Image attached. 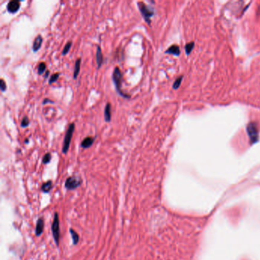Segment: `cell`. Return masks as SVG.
Listing matches in <instances>:
<instances>
[{"mask_svg":"<svg viewBox=\"0 0 260 260\" xmlns=\"http://www.w3.org/2000/svg\"><path fill=\"white\" fill-rule=\"evenodd\" d=\"M112 80L114 82V84L115 86V89L117 92L121 96L124 97L125 98H130V96L129 95L125 94L121 90V82H122V73L119 67L116 66L114 69L113 74H112Z\"/></svg>","mask_w":260,"mask_h":260,"instance_id":"obj_1","label":"cell"},{"mask_svg":"<svg viewBox=\"0 0 260 260\" xmlns=\"http://www.w3.org/2000/svg\"><path fill=\"white\" fill-rule=\"evenodd\" d=\"M139 10L141 13L142 16L144 17V20L148 25H150L151 23V17L154 15V11L153 8L145 5L144 2H137Z\"/></svg>","mask_w":260,"mask_h":260,"instance_id":"obj_2","label":"cell"},{"mask_svg":"<svg viewBox=\"0 0 260 260\" xmlns=\"http://www.w3.org/2000/svg\"><path fill=\"white\" fill-rule=\"evenodd\" d=\"M75 130V124L71 123L68 127L67 130L66 132V134H65L64 140H63V148H62V152L63 153L66 154L68 152L69 149V145H70L71 140H72V137H73V132Z\"/></svg>","mask_w":260,"mask_h":260,"instance_id":"obj_3","label":"cell"},{"mask_svg":"<svg viewBox=\"0 0 260 260\" xmlns=\"http://www.w3.org/2000/svg\"><path fill=\"white\" fill-rule=\"evenodd\" d=\"M51 230H52L53 237L56 243L57 246H59L60 243V220L58 213H55L54 217V221H53L52 226H51Z\"/></svg>","mask_w":260,"mask_h":260,"instance_id":"obj_4","label":"cell"},{"mask_svg":"<svg viewBox=\"0 0 260 260\" xmlns=\"http://www.w3.org/2000/svg\"><path fill=\"white\" fill-rule=\"evenodd\" d=\"M82 184V179L79 176H70L65 182V187L67 190H74L80 187Z\"/></svg>","mask_w":260,"mask_h":260,"instance_id":"obj_5","label":"cell"},{"mask_svg":"<svg viewBox=\"0 0 260 260\" xmlns=\"http://www.w3.org/2000/svg\"><path fill=\"white\" fill-rule=\"evenodd\" d=\"M247 132L249 133V137L251 140L252 143H256L258 140V127L256 123H250L247 126Z\"/></svg>","mask_w":260,"mask_h":260,"instance_id":"obj_6","label":"cell"},{"mask_svg":"<svg viewBox=\"0 0 260 260\" xmlns=\"http://www.w3.org/2000/svg\"><path fill=\"white\" fill-rule=\"evenodd\" d=\"M20 2L19 0H12L8 3L7 5V10L9 13L15 14L20 9Z\"/></svg>","mask_w":260,"mask_h":260,"instance_id":"obj_7","label":"cell"},{"mask_svg":"<svg viewBox=\"0 0 260 260\" xmlns=\"http://www.w3.org/2000/svg\"><path fill=\"white\" fill-rule=\"evenodd\" d=\"M44 221L42 218H38L37 221V223H36L35 227V235L37 236H40L42 234L43 231H44Z\"/></svg>","mask_w":260,"mask_h":260,"instance_id":"obj_8","label":"cell"},{"mask_svg":"<svg viewBox=\"0 0 260 260\" xmlns=\"http://www.w3.org/2000/svg\"><path fill=\"white\" fill-rule=\"evenodd\" d=\"M104 118L106 122H110L112 120V105L110 103H107L105 107Z\"/></svg>","mask_w":260,"mask_h":260,"instance_id":"obj_9","label":"cell"},{"mask_svg":"<svg viewBox=\"0 0 260 260\" xmlns=\"http://www.w3.org/2000/svg\"><path fill=\"white\" fill-rule=\"evenodd\" d=\"M42 42H43V37H41V35L39 34V35H37V37L34 39V43H33V47H32L33 51L36 52V51H39V49L41 48V45H42Z\"/></svg>","mask_w":260,"mask_h":260,"instance_id":"obj_10","label":"cell"},{"mask_svg":"<svg viewBox=\"0 0 260 260\" xmlns=\"http://www.w3.org/2000/svg\"><path fill=\"white\" fill-rule=\"evenodd\" d=\"M96 62H97V65H98V69H99L104 62L103 54H102L101 47H100L99 46L97 47V50H96Z\"/></svg>","mask_w":260,"mask_h":260,"instance_id":"obj_11","label":"cell"},{"mask_svg":"<svg viewBox=\"0 0 260 260\" xmlns=\"http://www.w3.org/2000/svg\"><path fill=\"white\" fill-rule=\"evenodd\" d=\"M95 138L92 137H86L85 139H83V141L81 142V147L84 149H88L89 147H91V146L92 145L93 143H94Z\"/></svg>","mask_w":260,"mask_h":260,"instance_id":"obj_12","label":"cell"},{"mask_svg":"<svg viewBox=\"0 0 260 260\" xmlns=\"http://www.w3.org/2000/svg\"><path fill=\"white\" fill-rule=\"evenodd\" d=\"M165 53L172 54V55H175V56H179V54H180V50H179V47L177 45H172L166 50Z\"/></svg>","mask_w":260,"mask_h":260,"instance_id":"obj_13","label":"cell"},{"mask_svg":"<svg viewBox=\"0 0 260 260\" xmlns=\"http://www.w3.org/2000/svg\"><path fill=\"white\" fill-rule=\"evenodd\" d=\"M80 64H81V58H79V59L76 60V63H75L74 71H73V78L74 79H76L79 73H80Z\"/></svg>","mask_w":260,"mask_h":260,"instance_id":"obj_14","label":"cell"},{"mask_svg":"<svg viewBox=\"0 0 260 260\" xmlns=\"http://www.w3.org/2000/svg\"><path fill=\"white\" fill-rule=\"evenodd\" d=\"M53 186V183L52 181H47L46 183H43L42 186H41V190L43 191V192L44 193H48L51 190Z\"/></svg>","mask_w":260,"mask_h":260,"instance_id":"obj_15","label":"cell"},{"mask_svg":"<svg viewBox=\"0 0 260 260\" xmlns=\"http://www.w3.org/2000/svg\"><path fill=\"white\" fill-rule=\"evenodd\" d=\"M69 233L71 234V237L73 239V243L74 245H76L78 243H79V240H80V236L78 235V233H76L75 230H73V229H70L69 230Z\"/></svg>","mask_w":260,"mask_h":260,"instance_id":"obj_16","label":"cell"},{"mask_svg":"<svg viewBox=\"0 0 260 260\" xmlns=\"http://www.w3.org/2000/svg\"><path fill=\"white\" fill-rule=\"evenodd\" d=\"M46 67H47V66H46L45 63L41 62V63L38 65V66H37V73H38L39 75L44 74V73L46 70Z\"/></svg>","mask_w":260,"mask_h":260,"instance_id":"obj_17","label":"cell"},{"mask_svg":"<svg viewBox=\"0 0 260 260\" xmlns=\"http://www.w3.org/2000/svg\"><path fill=\"white\" fill-rule=\"evenodd\" d=\"M72 44H73L72 41H69V42L66 43V45H65V47H64V48L63 49V51H62L63 56H64V55L67 54V53L69 52V50H70V48H71V47H72Z\"/></svg>","mask_w":260,"mask_h":260,"instance_id":"obj_18","label":"cell"},{"mask_svg":"<svg viewBox=\"0 0 260 260\" xmlns=\"http://www.w3.org/2000/svg\"><path fill=\"white\" fill-rule=\"evenodd\" d=\"M60 74L59 73H54V74H53L52 76L50 77L49 80H48V83H49L50 85L53 84L54 83H55V82L57 81V80H58V78L60 77Z\"/></svg>","mask_w":260,"mask_h":260,"instance_id":"obj_19","label":"cell"},{"mask_svg":"<svg viewBox=\"0 0 260 260\" xmlns=\"http://www.w3.org/2000/svg\"><path fill=\"white\" fill-rule=\"evenodd\" d=\"M29 124H30V121H29L28 118L27 116H25L22 120V122H21V127L25 128Z\"/></svg>","mask_w":260,"mask_h":260,"instance_id":"obj_20","label":"cell"},{"mask_svg":"<svg viewBox=\"0 0 260 260\" xmlns=\"http://www.w3.org/2000/svg\"><path fill=\"white\" fill-rule=\"evenodd\" d=\"M51 160V154L50 153H47L44 156L42 159V162L44 164H47L49 163Z\"/></svg>","mask_w":260,"mask_h":260,"instance_id":"obj_21","label":"cell"},{"mask_svg":"<svg viewBox=\"0 0 260 260\" xmlns=\"http://www.w3.org/2000/svg\"><path fill=\"white\" fill-rule=\"evenodd\" d=\"M193 47H194V43L193 42H191V43H189V44H186V54H188H188L191 53V51H192Z\"/></svg>","mask_w":260,"mask_h":260,"instance_id":"obj_22","label":"cell"},{"mask_svg":"<svg viewBox=\"0 0 260 260\" xmlns=\"http://www.w3.org/2000/svg\"><path fill=\"white\" fill-rule=\"evenodd\" d=\"M182 80H183V76H181V77H179L177 79V80H176V81H175L174 84H173V86H172L174 89H177L179 88V86H180V84H181V83H182Z\"/></svg>","mask_w":260,"mask_h":260,"instance_id":"obj_23","label":"cell"},{"mask_svg":"<svg viewBox=\"0 0 260 260\" xmlns=\"http://www.w3.org/2000/svg\"><path fill=\"white\" fill-rule=\"evenodd\" d=\"M0 89L2 92H5L6 90V83L2 79L0 80Z\"/></svg>","mask_w":260,"mask_h":260,"instance_id":"obj_24","label":"cell"},{"mask_svg":"<svg viewBox=\"0 0 260 260\" xmlns=\"http://www.w3.org/2000/svg\"><path fill=\"white\" fill-rule=\"evenodd\" d=\"M47 103L54 104V102L53 101H51V99H49V98H44V101H43V105H46V104H47Z\"/></svg>","mask_w":260,"mask_h":260,"instance_id":"obj_25","label":"cell"},{"mask_svg":"<svg viewBox=\"0 0 260 260\" xmlns=\"http://www.w3.org/2000/svg\"><path fill=\"white\" fill-rule=\"evenodd\" d=\"M49 73H50V72L48 70H47V72H46V74H45V76H44V78H47V76H48Z\"/></svg>","mask_w":260,"mask_h":260,"instance_id":"obj_26","label":"cell"},{"mask_svg":"<svg viewBox=\"0 0 260 260\" xmlns=\"http://www.w3.org/2000/svg\"><path fill=\"white\" fill-rule=\"evenodd\" d=\"M25 144H28V139H25Z\"/></svg>","mask_w":260,"mask_h":260,"instance_id":"obj_27","label":"cell"}]
</instances>
